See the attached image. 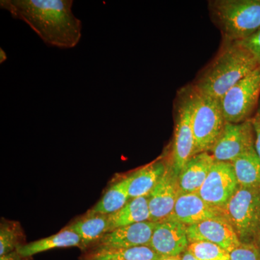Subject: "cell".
<instances>
[{
    "label": "cell",
    "mask_w": 260,
    "mask_h": 260,
    "mask_svg": "<svg viewBox=\"0 0 260 260\" xmlns=\"http://www.w3.org/2000/svg\"><path fill=\"white\" fill-rule=\"evenodd\" d=\"M7 59V54L5 52V51L3 50V49H1L0 50V62L3 63L4 62L5 60Z\"/></svg>",
    "instance_id": "obj_30"
},
{
    "label": "cell",
    "mask_w": 260,
    "mask_h": 260,
    "mask_svg": "<svg viewBox=\"0 0 260 260\" xmlns=\"http://www.w3.org/2000/svg\"><path fill=\"white\" fill-rule=\"evenodd\" d=\"M251 121L255 135V150L260 158V101L255 113L251 118Z\"/></svg>",
    "instance_id": "obj_27"
},
{
    "label": "cell",
    "mask_w": 260,
    "mask_h": 260,
    "mask_svg": "<svg viewBox=\"0 0 260 260\" xmlns=\"http://www.w3.org/2000/svg\"><path fill=\"white\" fill-rule=\"evenodd\" d=\"M156 225L149 220L118 228L106 233L85 251L149 246Z\"/></svg>",
    "instance_id": "obj_10"
},
{
    "label": "cell",
    "mask_w": 260,
    "mask_h": 260,
    "mask_svg": "<svg viewBox=\"0 0 260 260\" xmlns=\"http://www.w3.org/2000/svg\"><path fill=\"white\" fill-rule=\"evenodd\" d=\"M254 244H255V246L257 247V249H259L260 252V232L258 234V235L256 236Z\"/></svg>",
    "instance_id": "obj_31"
},
{
    "label": "cell",
    "mask_w": 260,
    "mask_h": 260,
    "mask_svg": "<svg viewBox=\"0 0 260 260\" xmlns=\"http://www.w3.org/2000/svg\"><path fill=\"white\" fill-rule=\"evenodd\" d=\"M189 244L209 242L232 252L242 244L234 228L226 218L210 219L187 226Z\"/></svg>",
    "instance_id": "obj_13"
},
{
    "label": "cell",
    "mask_w": 260,
    "mask_h": 260,
    "mask_svg": "<svg viewBox=\"0 0 260 260\" xmlns=\"http://www.w3.org/2000/svg\"><path fill=\"white\" fill-rule=\"evenodd\" d=\"M255 148V135L251 119L243 122H226L223 133L210 153L215 161L232 162Z\"/></svg>",
    "instance_id": "obj_8"
},
{
    "label": "cell",
    "mask_w": 260,
    "mask_h": 260,
    "mask_svg": "<svg viewBox=\"0 0 260 260\" xmlns=\"http://www.w3.org/2000/svg\"><path fill=\"white\" fill-rule=\"evenodd\" d=\"M239 187L232 162L215 160L198 194L207 203L224 210Z\"/></svg>",
    "instance_id": "obj_9"
},
{
    "label": "cell",
    "mask_w": 260,
    "mask_h": 260,
    "mask_svg": "<svg viewBox=\"0 0 260 260\" xmlns=\"http://www.w3.org/2000/svg\"><path fill=\"white\" fill-rule=\"evenodd\" d=\"M161 260H181V256H168V257H162Z\"/></svg>",
    "instance_id": "obj_32"
},
{
    "label": "cell",
    "mask_w": 260,
    "mask_h": 260,
    "mask_svg": "<svg viewBox=\"0 0 260 260\" xmlns=\"http://www.w3.org/2000/svg\"><path fill=\"white\" fill-rule=\"evenodd\" d=\"M150 220L148 196L130 199L119 211L109 215L108 232L118 228Z\"/></svg>",
    "instance_id": "obj_19"
},
{
    "label": "cell",
    "mask_w": 260,
    "mask_h": 260,
    "mask_svg": "<svg viewBox=\"0 0 260 260\" xmlns=\"http://www.w3.org/2000/svg\"><path fill=\"white\" fill-rule=\"evenodd\" d=\"M239 186L260 188V158L255 148L232 162Z\"/></svg>",
    "instance_id": "obj_21"
},
{
    "label": "cell",
    "mask_w": 260,
    "mask_h": 260,
    "mask_svg": "<svg viewBox=\"0 0 260 260\" xmlns=\"http://www.w3.org/2000/svg\"><path fill=\"white\" fill-rule=\"evenodd\" d=\"M260 66L254 55L238 42H222L218 54L193 83L201 93L220 100L233 85Z\"/></svg>",
    "instance_id": "obj_2"
},
{
    "label": "cell",
    "mask_w": 260,
    "mask_h": 260,
    "mask_svg": "<svg viewBox=\"0 0 260 260\" xmlns=\"http://www.w3.org/2000/svg\"><path fill=\"white\" fill-rule=\"evenodd\" d=\"M208 10L223 42H242L260 29V0H213Z\"/></svg>",
    "instance_id": "obj_3"
},
{
    "label": "cell",
    "mask_w": 260,
    "mask_h": 260,
    "mask_svg": "<svg viewBox=\"0 0 260 260\" xmlns=\"http://www.w3.org/2000/svg\"><path fill=\"white\" fill-rule=\"evenodd\" d=\"M260 66L238 81L220 99L226 122H243L249 120L259 103Z\"/></svg>",
    "instance_id": "obj_7"
},
{
    "label": "cell",
    "mask_w": 260,
    "mask_h": 260,
    "mask_svg": "<svg viewBox=\"0 0 260 260\" xmlns=\"http://www.w3.org/2000/svg\"><path fill=\"white\" fill-rule=\"evenodd\" d=\"M189 245L187 226L172 217L157 223L149 244L162 257L181 256Z\"/></svg>",
    "instance_id": "obj_11"
},
{
    "label": "cell",
    "mask_w": 260,
    "mask_h": 260,
    "mask_svg": "<svg viewBox=\"0 0 260 260\" xmlns=\"http://www.w3.org/2000/svg\"><path fill=\"white\" fill-rule=\"evenodd\" d=\"M149 246H140L124 249L87 251L80 260H161Z\"/></svg>",
    "instance_id": "obj_22"
},
{
    "label": "cell",
    "mask_w": 260,
    "mask_h": 260,
    "mask_svg": "<svg viewBox=\"0 0 260 260\" xmlns=\"http://www.w3.org/2000/svg\"><path fill=\"white\" fill-rule=\"evenodd\" d=\"M172 218L186 226L210 219L225 218V210L205 202L198 193H179Z\"/></svg>",
    "instance_id": "obj_14"
},
{
    "label": "cell",
    "mask_w": 260,
    "mask_h": 260,
    "mask_svg": "<svg viewBox=\"0 0 260 260\" xmlns=\"http://www.w3.org/2000/svg\"><path fill=\"white\" fill-rule=\"evenodd\" d=\"M231 260H260L259 249L254 244H242L230 253Z\"/></svg>",
    "instance_id": "obj_25"
},
{
    "label": "cell",
    "mask_w": 260,
    "mask_h": 260,
    "mask_svg": "<svg viewBox=\"0 0 260 260\" xmlns=\"http://www.w3.org/2000/svg\"><path fill=\"white\" fill-rule=\"evenodd\" d=\"M188 250L199 260H231L229 251L209 242L190 243Z\"/></svg>",
    "instance_id": "obj_24"
},
{
    "label": "cell",
    "mask_w": 260,
    "mask_h": 260,
    "mask_svg": "<svg viewBox=\"0 0 260 260\" xmlns=\"http://www.w3.org/2000/svg\"><path fill=\"white\" fill-rule=\"evenodd\" d=\"M215 160L210 152H204L194 155L186 162L178 176L181 192H199Z\"/></svg>",
    "instance_id": "obj_15"
},
{
    "label": "cell",
    "mask_w": 260,
    "mask_h": 260,
    "mask_svg": "<svg viewBox=\"0 0 260 260\" xmlns=\"http://www.w3.org/2000/svg\"><path fill=\"white\" fill-rule=\"evenodd\" d=\"M224 210L242 244H254L260 232V188L239 186Z\"/></svg>",
    "instance_id": "obj_6"
},
{
    "label": "cell",
    "mask_w": 260,
    "mask_h": 260,
    "mask_svg": "<svg viewBox=\"0 0 260 260\" xmlns=\"http://www.w3.org/2000/svg\"><path fill=\"white\" fill-rule=\"evenodd\" d=\"M72 0H1L0 7L21 20L52 47L68 49L79 44L82 22L73 12Z\"/></svg>",
    "instance_id": "obj_1"
},
{
    "label": "cell",
    "mask_w": 260,
    "mask_h": 260,
    "mask_svg": "<svg viewBox=\"0 0 260 260\" xmlns=\"http://www.w3.org/2000/svg\"><path fill=\"white\" fill-rule=\"evenodd\" d=\"M195 89L189 84L178 90L174 101V133L172 151L167 161L174 173H179L194 155V138L192 129Z\"/></svg>",
    "instance_id": "obj_4"
},
{
    "label": "cell",
    "mask_w": 260,
    "mask_h": 260,
    "mask_svg": "<svg viewBox=\"0 0 260 260\" xmlns=\"http://www.w3.org/2000/svg\"><path fill=\"white\" fill-rule=\"evenodd\" d=\"M133 173L112 184L102 199L89 212L111 215L121 209L129 201V186Z\"/></svg>",
    "instance_id": "obj_20"
},
{
    "label": "cell",
    "mask_w": 260,
    "mask_h": 260,
    "mask_svg": "<svg viewBox=\"0 0 260 260\" xmlns=\"http://www.w3.org/2000/svg\"><path fill=\"white\" fill-rule=\"evenodd\" d=\"M25 237L20 223L3 219L0 225V256L16 251L25 244Z\"/></svg>",
    "instance_id": "obj_23"
},
{
    "label": "cell",
    "mask_w": 260,
    "mask_h": 260,
    "mask_svg": "<svg viewBox=\"0 0 260 260\" xmlns=\"http://www.w3.org/2000/svg\"><path fill=\"white\" fill-rule=\"evenodd\" d=\"M0 260H32V257H25L22 256L16 250L6 255L0 256Z\"/></svg>",
    "instance_id": "obj_28"
},
{
    "label": "cell",
    "mask_w": 260,
    "mask_h": 260,
    "mask_svg": "<svg viewBox=\"0 0 260 260\" xmlns=\"http://www.w3.org/2000/svg\"><path fill=\"white\" fill-rule=\"evenodd\" d=\"M238 43L250 51L260 65V29L251 37Z\"/></svg>",
    "instance_id": "obj_26"
},
{
    "label": "cell",
    "mask_w": 260,
    "mask_h": 260,
    "mask_svg": "<svg viewBox=\"0 0 260 260\" xmlns=\"http://www.w3.org/2000/svg\"><path fill=\"white\" fill-rule=\"evenodd\" d=\"M167 167V159L160 158L133 172L129 186L130 199L148 196L164 176Z\"/></svg>",
    "instance_id": "obj_17"
},
{
    "label": "cell",
    "mask_w": 260,
    "mask_h": 260,
    "mask_svg": "<svg viewBox=\"0 0 260 260\" xmlns=\"http://www.w3.org/2000/svg\"><path fill=\"white\" fill-rule=\"evenodd\" d=\"M179 193L178 176L167 161L164 176L148 195L150 221L158 223L171 218Z\"/></svg>",
    "instance_id": "obj_12"
},
{
    "label": "cell",
    "mask_w": 260,
    "mask_h": 260,
    "mask_svg": "<svg viewBox=\"0 0 260 260\" xmlns=\"http://www.w3.org/2000/svg\"><path fill=\"white\" fill-rule=\"evenodd\" d=\"M194 89L192 129L195 155L210 151L223 133L226 121L223 116L220 100Z\"/></svg>",
    "instance_id": "obj_5"
},
{
    "label": "cell",
    "mask_w": 260,
    "mask_h": 260,
    "mask_svg": "<svg viewBox=\"0 0 260 260\" xmlns=\"http://www.w3.org/2000/svg\"><path fill=\"white\" fill-rule=\"evenodd\" d=\"M181 260H199L198 258L195 257L188 249L181 254Z\"/></svg>",
    "instance_id": "obj_29"
},
{
    "label": "cell",
    "mask_w": 260,
    "mask_h": 260,
    "mask_svg": "<svg viewBox=\"0 0 260 260\" xmlns=\"http://www.w3.org/2000/svg\"><path fill=\"white\" fill-rule=\"evenodd\" d=\"M109 215L88 212L67 226L76 233L81 240L80 249L85 251L108 232Z\"/></svg>",
    "instance_id": "obj_16"
},
{
    "label": "cell",
    "mask_w": 260,
    "mask_h": 260,
    "mask_svg": "<svg viewBox=\"0 0 260 260\" xmlns=\"http://www.w3.org/2000/svg\"><path fill=\"white\" fill-rule=\"evenodd\" d=\"M80 246L81 240L79 236L66 227L54 235L24 244L20 246L17 251L25 257H32V256L39 253L53 249L74 246L80 248Z\"/></svg>",
    "instance_id": "obj_18"
}]
</instances>
